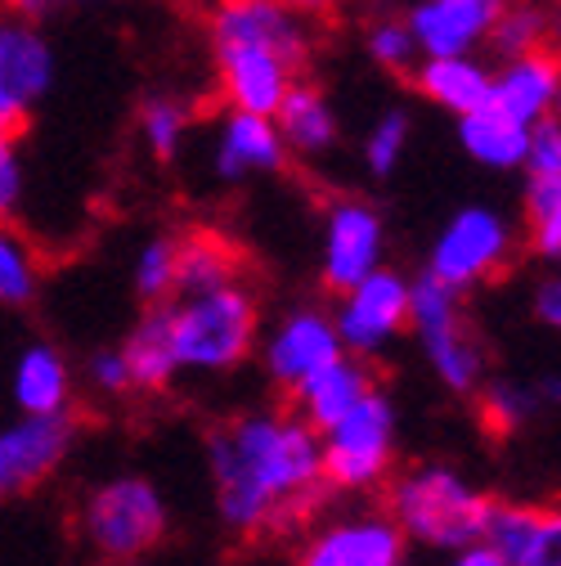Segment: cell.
Returning <instances> with one entry per match:
<instances>
[{"mask_svg":"<svg viewBox=\"0 0 561 566\" xmlns=\"http://www.w3.org/2000/svg\"><path fill=\"white\" fill-rule=\"evenodd\" d=\"M207 468L225 531L256 539L288 526L324 485L319 432L301 413H243L207 437Z\"/></svg>","mask_w":561,"mask_h":566,"instance_id":"1","label":"cell"},{"mask_svg":"<svg viewBox=\"0 0 561 566\" xmlns=\"http://www.w3.org/2000/svg\"><path fill=\"white\" fill-rule=\"evenodd\" d=\"M489 504L495 500H485L463 472L445 463L409 468L404 476L391 481V494H387V513L395 517L404 539L427 553H449V557L467 548L472 539H480Z\"/></svg>","mask_w":561,"mask_h":566,"instance_id":"2","label":"cell"},{"mask_svg":"<svg viewBox=\"0 0 561 566\" xmlns=\"http://www.w3.org/2000/svg\"><path fill=\"white\" fill-rule=\"evenodd\" d=\"M171 342L180 374H230L239 369L261 333V311L256 297L239 283L207 293H184L176 306H167Z\"/></svg>","mask_w":561,"mask_h":566,"instance_id":"3","label":"cell"},{"mask_svg":"<svg viewBox=\"0 0 561 566\" xmlns=\"http://www.w3.org/2000/svg\"><path fill=\"white\" fill-rule=\"evenodd\" d=\"M82 539L104 562L149 557L167 539V500L149 476H113L91 490L82 509Z\"/></svg>","mask_w":561,"mask_h":566,"instance_id":"4","label":"cell"},{"mask_svg":"<svg viewBox=\"0 0 561 566\" xmlns=\"http://www.w3.org/2000/svg\"><path fill=\"white\" fill-rule=\"evenodd\" d=\"M395 463V405L373 387L356 409L319 432V476L328 490L364 494Z\"/></svg>","mask_w":561,"mask_h":566,"instance_id":"5","label":"cell"},{"mask_svg":"<svg viewBox=\"0 0 561 566\" xmlns=\"http://www.w3.org/2000/svg\"><path fill=\"white\" fill-rule=\"evenodd\" d=\"M409 328L423 346L432 374L454 391L472 396L485 382V346L472 337L463 319V293L441 283L436 274H423L409 283Z\"/></svg>","mask_w":561,"mask_h":566,"instance_id":"6","label":"cell"},{"mask_svg":"<svg viewBox=\"0 0 561 566\" xmlns=\"http://www.w3.org/2000/svg\"><path fill=\"white\" fill-rule=\"evenodd\" d=\"M508 256H512V226L504 221V211L472 202V207H458L432 239L427 274L467 293V289H480L485 279H495L508 265Z\"/></svg>","mask_w":561,"mask_h":566,"instance_id":"7","label":"cell"},{"mask_svg":"<svg viewBox=\"0 0 561 566\" xmlns=\"http://www.w3.org/2000/svg\"><path fill=\"white\" fill-rule=\"evenodd\" d=\"M332 324L350 356H364V360L382 356L391 342L409 333V279L387 265L369 270L364 279L337 293Z\"/></svg>","mask_w":561,"mask_h":566,"instance_id":"8","label":"cell"},{"mask_svg":"<svg viewBox=\"0 0 561 566\" xmlns=\"http://www.w3.org/2000/svg\"><path fill=\"white\" fill-rule=\"evenodd\" d=\"M207 36H212V50L252 45L274 50L301 67L315 50V19L288 0H216L207 14Z\"/></svg>","mask_w":561,"mask_h":566,"instance_id":"9","label":"cell"},{"mask_svg":"<svg viewBox=\"0 0 561 566\" xmlns=\"http://www.w3.org/2000/svg\"><path fill=\"white\" fill-rule=\"evenodd\" d=\"M67 450H73L67 413H19V422L0 428V504L50 481Z\"/></svg>","mask_w":561,"mask_h":566,"instance_id":"10","label":"cell"},{"mask_svg":"<svg viewBox=\"0 0 561 566\" xmlns=\"http://www.w3.org/2000/svg\"><path fill=\"white\" fill-rule=\"evenodd\" d=\"M387 252V226L378 217V207L360 202V198H341L328 207L324 217V248H319V274L324 289L341 293L356 279H364L369 270L382 265Z\"/></svg>","mask_w":561,"mask_h":566,"instance_id":"11","label":"cell"},{"mask_svg":"<svg viewBox=\"0 0 561 566\" xmlns=\"http://www.w3.org/2000/svg\"><path fill=\"white\" fill-rule=\"evenodd\" d=\"M337 356H346V346L337 337L332 315L319 306H293L265 337V374L284 391H297L315 369Z\"/></svg>","mask_w":561,"mask_h":566,"instance_id":"12","label":"cell"},{"mask_svg":"<svg viewBox=\"0 0 561 566\" xmlns=\"http://www.w3.org/2000/svg\"><path fill=\"white\" fill-rule=\"evenodd\" d=\"M54 86V45L32 19H0V108L23 122Z\"/></svg>","mask_w":561,"mask_h":566,"instance_id":"13","label":"cell"},{"mask_svg":"<svg viewBox=\"0 0 561 566\" xmlns=\"http://www.w3.org/2000/svg\"><path fill=\"white\" fill-rule=\"evenodd\" d=\"M301 557L310 566H395L409 557V539L391 513H356L319 526Z\"/></svg>","mask_w":561,"mask_h":566,"instance_id":"14","label":"cell"},{"mask_svg":"<svg viewBox=\"0 0 561 566\" xmlns=\"http://www.w3.org/2000/svg\"><path fill=\"white\" fill-rule=\"evenodd\" d=\"M216 54V86L230 108L243 113H269L284 104V95L297 82V63H288L274 50H252V45H230L212 50Z\"/></svg>","mask_w":561,"mask_h":566,"instance_id":"15","label":"cell"},{"mask_svg":"<svg viewBox=\"0 0 561 566\" xmlns=\"http://www.w3.org/2000/svg\"><path fill=\"white\" fill-rule=\"evenodd\" d=\"M508 0H417L409 28L423 54H476L489 41Z\"/></svg>","mask_w":561,"mask_h":566,"instance_id":"16","label":"cell"},{"mask_svg":"<svg viewBox=\"0 0 561 566\" xmlns=\"http://www.w3.org/2000/svg\"><path fill=\"white\" fill-rule=\"evenodd\" d=\"M480 539L499 548L504 566H561V509L489 504Z\"/></svg>","mask_w":561,"mask_h":566,"instance_id":"17","label":"cell"},{"mask_svg":"<svg viewBox=\"0 0 561 566\" xmlns=\"http://www.w3.org/2000/svg\"><path fill=\"white\" fill-rule=\"evenodd\" d=\"M293 154L284 145V130L269 113H243V108H230V117L221 122V135H216V154H212V167L225 185H239L243 176L252 171H278Z\"/></svg>","mask_w":561,"mask_h":566,"instance_id":"18","label":"cell"},{"mask_svg":"<svg viewBox=\"0 0 561 566\" xmlns=\"http://www.w3.org/2000/svg\"><path fill=\"white\" fill-rule=\"evenodd\" d=\"M557 91H561V59L552 50H526L504 59L495 67V86H489V104H499L508 117L534 126L539 117L557 113Z\"/></svg>","mask_w":561,"mask_h":566,"instance_id":"19","label":"cell"},{"mask_svg":"<svg viewBox=\"0 0 561 566\" xmlns=\"http://www.w3.org/2000/svg\"><path fill=\"white\" fill-rule=\"evenodd\" d=\"M413 86L436 108L463 117L480 104H489V86H495V67L480 63L476 54H423L413 63Z\"/></svg>","mask_w":561,"mask_h":566,"instance_id":"20","label":"cell"},{"mask_svg":"<svg viewBox=\"0 0 561 566\" xmlns=\"http://www.w3.org/2000/svg\"><path fill=\"white\" fill-rule=\"evenodd\" d=\"M373 387L378 382H373V369L364 365V356H350V350H346V356L328 360L324 369H315L293 391V405H297V413L310 422L315 432H324V428H332L346 409H356Z\"/></svg>","mask_w":561,"mask_h":566,"instance_id":"21","label":"cell"},{"mask_svg":"<svg viewBox=\"0 0 561 566\" xmlns=\"http://www.w3.org/2000/svg\"><path fill=\"white\" fill-rule=\"evenodd\" d=\"M526 139H530V126L508 117L499 104H480L458 117L463 154L489 171H517L526 163Z\"/></svg>","mask_w":561,"mask_h":566,"instance_id":"22","label":"cell"},{"mask_svg":"<svg viewBox=\"0 0 561 566\" xmlns=\"http://www.w3.org/2000/svg\"><path fill=\"white\" fill-rule=\"evenodd\" d=\"M10 387L19 413H67V405H73V369L50 342H32L14 360Z\"/></svg>","mask_w":561,"mask_h":566,"instance_id":"23","label":"cell"},{"mask_svg":"<svg viewBox=\"0 0 561 566\" xmlns=\"http://www.w3.org/2000/svg\"><path fill=\"white\" fill-rule=\"evenodd\" d=\"M243 279V252L216 234V230H193L176 239V293H207L225 289Z\"/></svg>","mask_w":561,"mask_h":566,"instance_id":"24","label":"cell"},{"mask_svg":"<svg viewBox=\"0 0 561 566\" xmlns=\"http://www.w3.org/2000/svg\"><path fill=\"white\" fill-rule=\"evenodd\" d=\"M121 356H126V369H130V387L135 391H167L180 378V360H176L167 306H154L145 319H139L126 333Z\"/></svg>","mask_w":561,"mask_h":566,"instance_id":"25","label":"cell"},{"mask_svg":"<svg viewBox=\"0 0 561 566\" xmlns=\"http://www.w3.org/2000/svg\"><path fill=\"white\" fill-rule=\"evenodd\" d=\"M274 122L284 130V145L288 154H301V158H319L337 145V113L328 104L324 91L306 86V82H293V91L284 95V104L274 108Z\"/></svg>","mask_w":561,"mask_h":566,"instance_id":"26","label":"cell"},{"mask_svg":"<svg viewBox=\"0 0 561 566\" xmlns=\"http://www.w3.org/2000/svg\"><path fill=\"white\" fill-rule=\"evenodd\" d=\"M41 293V256L36 248L0 221V306H28Z\"/></svg>","mask_w":561,"mask_h":566,"instance_id":"27","label":"cell"},{"mask_svg":"<svg viewBox=\"0 0 561 566\" xmlns=\"http://www.w3.org/2000/svg\"><path fill=\"white\" fill-rule=\"evenodd\" d=\"M526 230H530L534 256L561 265V180L526 185Z\"/></svg>","mask_w":561,"mask_h":566,"instance_id":"28","label":"cell"},{"mask_svg":"<svg viewBox=\"0 0 561 566\" xmlns=\"http://www.w3.org/2000/svg\"><path fill=\"white\" fill-rule=\"evenodd\" d=\"M189 135V108L171 95H149L145 104H139V139H145V149L154 158H176L180 145Z\"/></svg>","mask_w":561,"mask_h":566,"instance_id":"29","label":"cell"},{"mask_svg":"<svg viewBox=\"0 0 561 566\" xmlns=\"http://www.w3.org/2000/svg\"><path fill=\"white\" fill-rule=\"evenodd\" d=\"M130 279H135V293L145 297L149 306H162L176 293V239L171 234H158V239L139 243L135 265H130Z\"/></svg>","mask_w":561,"mask_h":566,"instance_id":"30","label":"cell"},{"mask_svg":"<svg viewBox=\"0 0 561 566\" xmlns=\"http://www.w3.org/2000/svg\"><path fill=\"white\" fill-rule=\"evenodd\" d=\"M364 50H369V59L378 67H387V73H413V63L423 59V50H417V41H413L409 19H395V14H382V19L369 23Z\"/></svg>","mask_w":561,"mask_h":566,"instance_id":"31","label":"cell"},{"mask_svg":"<svg viewBox=\"0 0 561 566\" xmlns=\"http://www.w3.org/2000/svg\"><path fill=\"white\" fill-rule=\"evenodd\" d=\"M409 135H413L409 113H404V108H387V113L369 126V135H364V167H369L373 176H391V171L400 167L404 149H409Z\"/></svg>","mask_w":561,"mask_h":566,"instance_id":"32","label":"cell"},{"mask_svg":"<svg viewBox=\"0 0 561 566\" xmlns=\"http://www.w3.org/2000/svg\"><path fill=\"white\" fill-rule=\"evenodd\" d=\"M548 41V19L543 10L534 6H504L495 32H489L485 45H495L499 59H512V54H526V50H539Z\"/></svg>","mask_w":561,"mask_h":566,"instance_id":"33","label":"cell"},{"mask_svg":"<svg viewBox=\"0 0 561 566\" xmlns=\"http://www.w3.org/2000/svg\"><path fill=\"white\" fill-rule=\"evenodd\" d=\"M480 396H485V400H480L485 422H489V428H499V432H517L521 422H530L534 409L543 405V400H539V387L508 382V378H504V382H489Z\"/></svg>","mask_w":561,"mask_h":566,"instance_id":"34","label":"cell"},{"mask_svg":"<svg viewBox=\"0 0 561 566\" xmlns=\"http://www.w3.org/2000/svg\"><path fill=\"white\" fill-rule=\"evenodd\" d=\"M521 171L530 180H561V113H548L530 126Z\"/></svg>","mask_w":561,"mask_h":566,"instance_id":"35","label":"cell"},{"mask_svg":"<svg viewBox=\"0 0 561 566\" xmlns=\"http://www.w3.org/2000/svg\"><path fill=\"white\" fill-rule=\"evenodd\" d=\"M23 202V158L14 135H0V221H10Z\"/></svg>","mask_w":561,"mask_h":566,"instance_id":"36","label":"cell"},{"mask_svg":"<svg viewBox=\"0 0 561 566\" xmlns=\"http://www.w3.org/2000/svg\"><path fill=\"white\" fill-rule=\"evenodd\" d=\"M86 374H91V387L104 391V396H121V391H130V369H126L121 346H104V350H95L91 365H86Z\"/></svg>","mask_w":561,"mask_h":566,"instance_id":"37","label":"cell"},{"mask_svg":"<svg viewBox=\"0 0 561 566\" xmlns=\"http://www.w3.org/2000/svg\"><path fill=\"white\" fill-rule=\"evenodd\" d=\"M534 319L552 333H561V270L534 283Z\"/></svg>","mask_w":561,"mask_h":566,"instance_id":"38","label":"cell"},{"mask_svg":"<svg viewBox=\"0 0 561 566\" xmlns=\"http://www.w3.org/2000/svg\"><path fill=\"white\" fill-rule=\"evenodd\" d=\"M73 6H86V0H0V10H10L19 19H32V23H45V19L73 10Z\"/></svg>","mask_w":561,"mask_h":566,"instance_id":"39","label":"cell"},{"mask_svg":"<svg viewBox=\"0 0 561 566\" xmlns=\"http://www.w3.org/2000/svg\"><path fill=\"white\" fill-rule=\"evenodd\" d=\"M288 6H297V10H301V14H310V19H319V14L337 10L341 0H288Z\"/></svg>","mask_w":561,"mask_h":566,"instance_id":"40","label":"cell"},{"mask_svg":"<svg viewBox=\"0 0 561 566\" xmlns=\"http://www.w3.org/2000/svg\"><path fill=\"white\" fill-rule=\"evenodd\" d=\"M539 400H552V405H561V374H548V378L539 382Z\"/></svg>","mask_w":561,"mask_h":566,"instance_id":"41","label":"cell"},{"mask_svg":"<svg viewBox=\"0 0 561 566\" xmlns=\"http://www.w3.org/2000/svg\"><path fill=\"white\" fill-rule=\"evenodd\" d=\"M14 130H19V122H14L6 108H0V135H14Z\"/></svg>","mask_w":561,"mask_h":566,"instance_id":"42","label":"cell"},{"mask_svg":"<svg viewBox=\"0 0 561 566\" xmlns=\"http://www.w3.org/2000/svg\"><path fill=\"white\" fill-rule=\"evenodd\" d=\"M557 113H561V91H557Z\"/></svg>","mask_w":561,"mask_h":566,"instance_id":"43","label":"cell"}]
</instances>
